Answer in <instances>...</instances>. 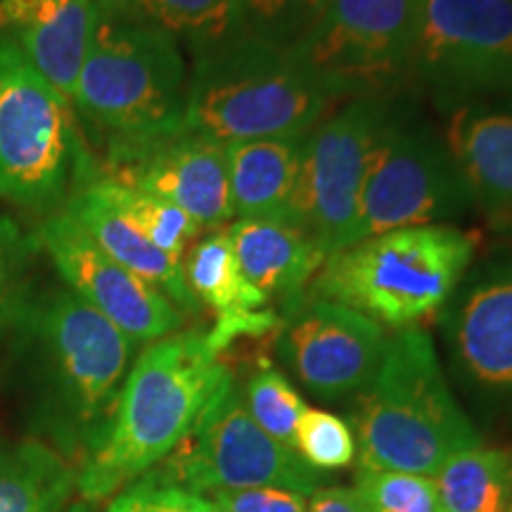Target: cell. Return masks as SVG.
<instances>
[{
	"label": "cell",
	"instance_id": "1",
	"mask_svg": "<svg viewBox=\"0 0 512 512\" xmlns=\"http://www.w3.org/2000/svg\"><path fill=\"white\" fill-rule=\"evenodd\" d=\"M209 330L150 342L128 370L107 427L83 453L76 489L86 503L117 496L162 463L207 411L230 370Z\"/></svg>",
	"mask_w": 512,
	"mask_h": 512
},
{
	"label": "cell",
	"instance_id": "2",
	"mask_svg": "<svg viewBox=\"0 0 512 512\" xmlns=\"http://www.w3.org/2000/svg\"><path fill=\"white\" fill-rule=\"evenodd\" d=\"M358 396V467L434 477L453 453L482 441L420 325L387 337L380 366Z\"/></svg>",
	"mask_w": 512,
	"mask_h": 512
},
{
	"label": "cell",
	"instance_id": "3",
	"mask_svg": "<svg viewBox=\"0 0 512 512\" xmlns=\"http://www.w3.org/2000/svg\"><path fill=\"white\" fill-rule=\"evenodd\" d=\"M176 38L98 10L72 105L110 138V159L176 136L188 112Z\"/></svg>",
	"mask_w": 512,
	"mask_h": 512
},
{
	"label": "cell",
	"instance_id": "4",
	"mask_svg": "<svg viewBox=\"0 0 512 512\" xmlns=\"http://www.w3.org/2000/svg\"><path fill=\"white\" fill-rule=\"evenodd\" d=\"M477 247V235L453 223L370 235L325 259L311 297L366 313L382 328H413L444 309Z\"/></svg>",
	"mask_w": 512,
	"mask_h": 512
},
{
	"label": "cell",
	"instance_id": "5",
	"mask_svg": "<svg viewBox=\"0 0 512 512\" xmlns=\"http://www.w3.org/2000/svg\"><path fill=\"white\" fill-rule=\"evenodd\" d=\"M337 105L290 50L245 34L197 60L183 131L219 145L304 136Z\"/></svg>",
	"mask_w": 512,
	"mask_h": 512
},
{
	"label": "cell",
	"instance_id": "6",
	"mask_svg": "<svg viewBox=\"0 0 512 512\" xmlns=\"http://www.w3.org/2000/svg\"><path fill=\"white\" fill-rule=\"evenodd\" d=\"M24 320L41 356L57 430L86 453L112 418L136 342L72 290L31 304Z\"/></svg>",
	"mask_w": 512,
	"mask_h": 512
},
{
	"label": "cell",
	"instance_id": "7",
	"mask_svg": "<svg viewBox=\"0 0 512 512\" xmlns=\"http://www.w3.org/2000/svg\"><path fill=\"white\" fill-rule=\"evenodd\" d=\"M86 166L72 102L38 74L15 36L0 31V197L48 211Z\"/></svg>",
	"mask_w": 512,
	"mask_h": 512
},
{
	"label": "cell",
	"instance_id": "8",
	"mask_svg": "<svg viewBox=\"0 0 512 512\" xmlns=\"http://www.w3.org/2000/svg\"><path fill=\"white\" fill-rule=\"evenodd\" d=\"M150 472L204 498L261 486L311 498L323 482L320 472L306 465L294 448L268 437L256 425L233 375L221 384L195 430Z\"/></svg>",
	"mask_w": 512,
	"mask_h": 512
},
{
	"label": "cell",
	"instance_id": "9",
	"mask_svg": "<svg viewBox=\"0 0 512 512\" xmlns=\"http://www.w3.org/2000/svg\"><path fill=\"white\" fill-rule=\"evenodd\" d=\"M472 209L444 136L392 112L370 157L347 247L389 230L451 223Z\"/></svg>",
	"mask_w": 512,
	"mask_h": 512
},
{
	"label": "cell",
	"instance_id": "10",
	"mask_svg": "<svg viewBox=\"0 0 512 512\" xmlns=\"http://www.w3.org/2000/svg\"><path fill=\"white\" fill-rule=\"evenodd\" d=\"M408 79L451 107L512 93V0H415Z\"/></svg>",
	"mask_w": 512,
	"mask_h": 512
},
{
	"label": "cell",
	"instance_id": "11",
	"mask_svg": "<svg viewBox=\"0 0 512 512\" xmlns=\"http://www.w3.org/2000/svg\"><path fill=\"white\" fill-rule=\"evenodd\" d=\"M415 0H328L290 55L339 102L377 98L408 79Z\"/></svg>",
	"mask_w": 512,
	"mask_h": 512
},
{
	"label": "cell",
	"instance_id": "12",
	"mask_svg": "<svg viewBox=\"0 0 512 512\" xmlns=\"http://www.w3.org/2000/svg\"><path fill=\"white\" fill-rule=\"evenodd\" d=\"M392 112L389 95L351 98L304 136L294 223L325 256L347 247L370 157Z\"/></svg>",
	"mask_w": 512,
	"mask_h": 512
},
{
	"label": "cell",
	"instance_id": "13",
	"mask_svg": "<svg viewBox=\"0 0 512 512\" xmlns=\"http://www.w3.org/2000/svg\"><path fill=\"white\" fill-rule=\"evenodd\" d=\"M387 337V328L366 313L309 297L294 304L292 316L278 332L275 351L306 392L323 401H339L368 387Z\"/></svg>",
	"mask_w": 512,
	"mask_h": 512
},
{
	"label": "cell",
	"instance_id": "14",
	"mask_svg": "<svg viewBox=\"0 0 512 512\" xmlns=\"http://www.w3.org/2000/svg\"><path fill=\"white\" fill-rule=\"evenodd\" d=\"M38 240L69 290L136 344L157 342L183 328L185 313L155 285L102 252L64 209L43 223Z\"/></svg>",
	"mask_w": 512,
	"mask_h": 512
},
{
	"label": "cell",
	"instance_id": "15",
	"mask_svg": "<svg viewBox=\"0 0 512 512\" xmlns=\"http://www.w3.org/2000/svg\"><path fill=\"white\" fill-rule=\"evenodd\" d=\"M444 309L458 375L482 394L512 396V252L472 264Z\"/></svg>",
	"mask_w": 512,
	"mask_h": 512
},
{
	"label": "cell",
	"instance_id": "16",
	"mask_svg": "<svg viewBox=\"0 0 512 512\" xmlns=\"http://www.w3.org/2000/svg\"><path fill=\"white\" fill-rule=\"evenodd\" d=\"M105 174L183 209L202 230L226 228L235 221L226 145L197 133L181 131L131 155L114 157Z\"/></svg>",
	"mask_w": 512,
	"mask_h": 512
},
{
	"label": "cell",
	"instance_id": "17",
	"mask_svg": "<svg viewBox=\"0 0 512 512\" xmlns=\"http://www.w3.org/2000/svg\"><path fill=\"white\" fill-rule=\"evenodd\" d=\"M444 140L472 207L496 233L512 238V102L486 98L453 107Z\"/></svg>",
	"mask_w": 512,
	"mask_h": 512
},
{
	"label": "cell",
	"instance_id": "18",
	"mask_svg": "<svg viewBox=\"0 0 512 512\" xmlns=\"http://www.w3.org/2000/svg\"><path fill=\"white\" fill-rule=\"evenodd\" d=\"M98 19L95 0H0V31L15 36L57 93L74 100Z\"/></svg>",
	"mask_w": 512,
	"mask_h": 512
},
{
	"label": "cell",
	"instance_id": "19",
	"mask_svg": "<svg viewBox=\"0 0 512 512\" xmlns=\"http://www.w3.org/2000/svg\"><path fill=\"white\" fill-rule=\"evenodd\" d=\"M183 275L192 297L214 311L216 323L209 337L221 354L235 339L261 337L280 325L271 299L240 271L228 226L211 230L185 252Z\"/></svg>",
	"mask_w": 512,
	"mask_h": 512
},
{
	"label": "cell",
	"instance_id": "20",
	"mask_svg": "<svg viewBox=\"0 0 512 512\" xmlns=\"http://www.w3.org/2000/svg\"><path fill=\"white\" fill-rule=\"evenodd\" d=\"M64 211L86 230L88 238L102 252L110 254L114 261L140 275L150 285H155L183 313L200 311V302L192 297L190 287L185 283L181 261L171 259L169 254L152 245L114 204L102 197V192L93 183L91 166L76 176V188Z\"/></svg>",
	"mask_w": 512,
	"mask_h": 512
},
{
	"label": "cell",
	"instance_id": "21",
	"mask_svg": "<svg viewBox=\"0 0 512 512\" xmlns=\"http://www.w3.org/2000/svg\"><path fill=\"white\" fill-rule=\"evenodd\" d=\"M240 271L268 299L297 304L328 256L287 219H235L228 226Z\"/></svg>",
	"mask_w": 512,
	"mask_h": 512
},
{
	"label": "cell",
	"instance_id": "22",
	"mask_svg": "<svg viewBox=\"0 0 512 512\" xmlns=\"http://www.w3.org/2000/svg\"><path fill=\"white\" fill-rule=\"evenodd\" d=\"M304 136L259 138L226 145L235 219L294 221Z\"/></svg>",
	"mask_w": 512,
	"mask_h": 512
},
{
	"label": "cell",
	"instance_id": "23",
	"mask_svg": "<svg viewBox=\"0 0 512 512\" xmlns=\"http://www.w3.org/2000/svg\"><path fill=\"white\" fill-rule=\"evenodd\" d=\"M100 12L185 41L197 60L247 34L240 0H95Z\"/></svg>",
	"mask_w": 512,
	"mask_h": 512
},
{
	"label": "cell",
	"instance_id": "24",
	"mask_svg": "<svg viewBox=\"0 0 512 512\" xmlns=\"http://www.w3.org/2000/svg\"><path fill=\"white\" fill-rule=\"evenodd\" d=\"M76 489L72 463L36 439L0 444V512H62Z\"/></svg>",
	"mask_w": 512,
	"mask_h": 512
},
{
	"label": "cell",
	"instance_id": "25",
	"mask_svg": "<svg viewBox=\"0 0 512 512\" xmlns=\"http://www.w3.org/2000/svg\"><path fill=\"white\" fill-rule=\"evenodd\" d=\"M434 484L441 512H505L512 498V458L479 441L453 453Z\"/></svg>",
	"mask_w": 512,
	"mask_h": 512
},
{
	"label": "cell",
	"instance_id": "26",
	"mask_svg": "<svg viewBox=\"0 0 512 512\" xmlns=\"http://www.w3.org/2000/svg\"><path fill=\"white\" fill-rule=\"evenodd\" d=\"M93 183L102 192V197L114 204L152 245L183 264L188 245L202 233L200 223L190 219L183 209L174 207V204L159 200L150 192L128 188L107 174L93 171Z\"/></svg>",
	"mask_w": 512,
	"mask_h": 512
},
{
	"label": "cell",
	"instance_id": "27",
	"mask_svg": "<svg viewBox=\"0 0 512 512\" xmlns=\"http://www.w3.org/2000/svg\"><path fill=\"white\" fill-rule=\"evenodd\" d=\"M247 413L256 425L280 444L294 448L297 427L306 413V401L273 363L261 361L240 389Z\"/></svg>",
	"mask_w": 512,
	"mask_h": 512
},
{
	"label": "cell",
	"instance_id": "28",
	"mask_svg": "<svg viewBox=\"0 0 512 512\" xmlns=\"http://www.w3.org/2000/svg\"><path fill=\"white\" fill-rule=\"evenodd\" d=\"M294 451L316 472L344 470L356 458L354 427L330 411L306 408L297 427Z\"/></svg>",
	"mask_w": 512,
	"mask_h": 512
},
{
	"label": "cell",
	"instance_id": "29",
	"mask_svg": "<svg viewBox=\"0 0 512 512\" xmlns=\"http://www.w3.org/2000/svg\"><path fill=\"white\" fill-rule=\"evenodd\" d=\"M354 489L373 512H441L434 477L358 467Z\"/></svg>",
	"mask_w": 512,
	"mask_h": 512
},
{
	"label": "cell",
	"instance_id": "30",
	"mask_svg": "<svg viewBox=\"0 0 512 512\" xmlns=\"http://www.w3.org/2000/svg\"><path fill=\"white\" fill-rule=\"evenodd\" d=\"M328 0H240L247 34L290 50L313 27Z\"/></svg>",
	"mask_w": 512,
	"mask_h": 512
},
{
	"label": "cell",
	"instance_id": "31",
	"mask_svg": "<svg viewBox=\"0 0 512 512\" xmlns=\"http://www.w3.org/2000/svg\"><path fill=\"white\" fill-rule=\"evenodd\" d=\"M107 512H216L209 498L190 494L181 486L162 482L147 472L112 496Z\"/></svg>",
	"mask_w": 512,
	"mask_h": 512
},
{
	"label": "cell",
	"instance_id": "32",
	"mask_svg": "<svg viewBox=\"0 0 512 512\" xmlns=\"http://www.w3.org/2000/svg\"><path fill=\"white\" fill-rule=\"evenodd\" d=\"M209 503L216 512H306L309 496L278 486H261V489L219 491L209 496Z\"/></svg>",
	"mask_w": 512,
	"mask_h": 512
},
{
	"label": "cell",
	"instance_id": "33",
	"mask_svg": "<svg viewBox=\"0 0 512 512\" xmlns=\"http://www.w3.org/2000/svg\"><path fill=\"white\" fill-rule=\"evenodd\" d=\"M306 512H373L363 501L356 489L347 486H332V489H318L309 498Z\"/></svg>",
	"mask_w": 512,
	"mask_h": 512
},
{
	"label": "cell",
	"instance_id": "34",
	"mask_svg": "<svg viewBox=\"0 0 512 512\" xmlns=\"http://www.w3.org/2000/svg\"><path fill=\"white\" fill-rule=\"evenodd\" d=\"M19 242V233L15 226L0 219V323L8 316V299H10V268L15 259V249Z\"/></svg>",
	"mask_w": 512,
	"mask_h": 512
},
{
	"label": "cell",
	"instance_id": "35",
	"mask_svg": "<svg viewBox=\"0 0 512 512\" xmlns=\"http://www.w3.org/2000/svg\"><path fill=\"white\" fill-rule=\"evenodd\" d=\"M62 512H91V508H88L86 503H76V505H69V508Z\"/></svg>",
	"mask_w": 512,
	"mask_h": 512
},
{
	"label": "cell",
	"instance_id": "36",
	"mask_svg": "<svg viewBox=\"0 0 512 512\" xmlns=\"http://www.w3.org/2000/svg\"><path fill=\"white\" fill-rule=\"evenodd\" d=\"M505 512H512V498H510V503H508V510H505Z\"/></svg>",
	"mask_w": 512,
	"mask_h": 512
}]
</instances>
